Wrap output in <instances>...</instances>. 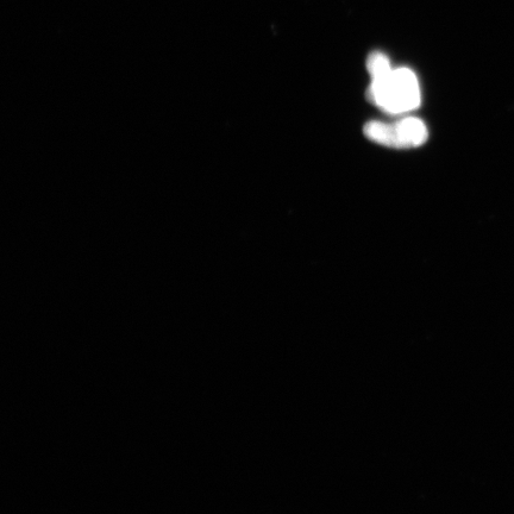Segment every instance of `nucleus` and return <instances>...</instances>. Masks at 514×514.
Returning <instances> with one entry per match:
<instances>
[{
	"mask_svg": "<svg viewBox=\"0 0 514 514\" xmlns=\"http://www.w3.org/2000/svg\"><path fill=\"white\" fill-rule=\"evenodd\" d=\"M368 97L387 114L403 115L419 108L422 93L415 72L401 67L372 75Z\"/></svg>",
	"mask_w": 514,
	"mask_h": 514,
	"instance_id": "obj_1",
	"label": "nucleus"
},
{
	"mask_svg": "<svg viewBox=\"0 0 514 514\" xmlns=\"http://www.w3.org/2000/svg\"><path fill=\"white\" fill-rule=\"evenodd\" d=\"M363 133L368 140L394 149H412L428 141L429 131L422 119L405 117L394 123L372 121Z\"/></svg>",
	"mask_w": 514,
	"mask_h": 514,
	"instance_id": "obj_2",
	"label": "nucleus"
}]
</instances>
